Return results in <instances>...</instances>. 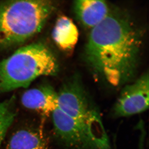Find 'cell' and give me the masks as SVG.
I'll return each instance as SVG.
<instances>
[{
    "label": "cell",
    "instance_id": "7a4b0ae2",
    "mask_svg": "<svg viewBox=\"0 0 149 149\" xmlns=\"http://www.w3.org/2000/svg\"><path fill=\"white\" fill-rule=\"evenodd\" d=\"M55 7L47 0L0 3V49L21 45L40 32Z\"/></svg>",
    "mask_w": 149,
    "mask_h": 149
},
{
    "label": "cell",
    "instance_id": "6da1fadb",
    "mask_svg": "<svg viewBox=\"0 0 149 149\" xmlns=\"http://www.w3.org/2000/svg\"><path fill=\"white\" fill-rule=\"evenodd\" d=\"M142 37L126 14L111 10L105 19L91 29L84 50L86 63L110 86H123L136 74Z\"/></svg>",
    "mask_w": 149,
    "mask_h": 149
},
{
    "label": "cell",
    "instance_id": "3957f363",
    "mask_svg": "<svg viewBox=\"0 0 149 149\" xmlns=\"http://www.w3.org/2000/svg\"><path fill=\"white\" fill-rule=\"evenodd\" d=\"M58 71L55 56L45 44L24 46L0 62V94L27 88L37 77Z\"/></svg>",
    "mask_w": 149,
    "mask_h": 149
},
{
    "label": "cell",
    "instance_id": "5b68a950",
    "mask_svg": "<svg viewBox=\"0 0 149 149\" xmlns=\"http://www.w3.org/2000/svg\"><path fill=\"white\" fill-rule=\"evenodd\" d=\"M148 74H145L122 88L117 100L110 111L113 119L130 117L148 109Z\"/></svg>",
    "mask_w": 149,
    "mask_h": 149
},
{
    "label": "cell",
    "instance_id": "ba28073f",
    "mask_svg": "<svg viewBox=\"0 0 149 149\" xmlns=\"http://www.w3.org/2000/svg\"><path fill=\"white\" fill-rule=\"evenodd\" d=\"M73 10L80 23L91 29L105 19L111 11L105 1L99 0L75 1L73 4Z\"/></svg>",
    "mask_w": 149,
    "mask_h": 149
},
{
    "label": "cell",
    "instance_id": "52a82bcc",
    "mask_svg": "<svg viewBox=\"0 0 149 149\" xmlns=\"http://www.w3.org/2000/svg\"><path fill=\"white\" fill-rule=\"evenodd\" d=\"M23 106L49 116L58 107L57 92L48 84L25 91L21 97Z\"/></svg>",
    "mask_w": 149,
    "mask_h": 149
},
{
    "label": "cell",
    "instance_id": "9c48e42d",
    "mask_svg": "<svg viewBox=\"0 0 149 149\" xmlns=\"http://www.w3.org/2000/svg\"><path fill=\"white\" fill-rule=\"evenodd\" d=\"M49 141L41 129H23L13 135L6 149H49Z\"/></svg>",
    "mask_w": 149,
    "mask_h": 149
},
{
    "label": "cell",
    "instance_id": "30bf717a",
    "mask_svg": "<svg viewBox=\"0 0 149 149\" xmlns=\"http://www.w3.org/2000/svg\"><path fill=\"white\" fill-rule=\"evenodd\" d=\"M52 35L54 41L60 49L68 52L72 50L76 46L79 32L72 19L63 15L57 19Z\"/></svg>",
    "mask_w": 149,
    "mask_h": 149
},
{
    "label": "cell",
    "instance_id": "8992f818",
    "mask_svg": "<svg viewBox=\"0 0 149 149\" xmlns=\"http://www.w3.org/2000/svg\"><path fill=\"white\" fill-rule=\"evenodd\" d=\"M51 116L55 137L62 146L65 149H88L86 123L74 119L58 107Z\"/></svg>",
    "mask_w": 149,
    "mask_h": 149
},
{
    "label": "cell",
    "instance_id": "7c38bea8",
    "mask_svg": "<svg viewBox=\"0 0 149 149\" xmlns=\"http://www.w3.org/2000/svg\"><path fill=\"white\" fill-rule=\"evenodd\" d=\"M145 145H146V143L143 142L141 141V142H139L138 149H146ZM114 149H117L115 145L114 146Z\"/></svg>",
    "mask_w": 149,
    "mask_h": 149
},
{
    "label": "cell",
    "instance_id": "277c9868",
    "mask_svg": "<svg viewBox=\"0 0 149 149\" xmlns=\"http://www.w3.org/2000/svg\"><path fill=\"white\" fill-rule=\"evenodd\" d=\"M57 95L58 107L80 122H85L92 112L99 107L77 75L64 82Z\"/></svg>",
    "mask_w": 149,
    "mask_h": 149
},
{
    "label": "cell",
    "instance_id": "8fae6325",
    "mask_svg": "<svg viewBox=\"0 0 149 149\" xmlns=\"http://www.w3.org/2000/svg\"><path fill=\"white\" fill-rule=\"evenodd\" d=\"M16 99L13 96L0 102V146L16 117Z\"/></svg>",
    "mask_w": 149,
    "mask_h": 149
}]
</instances>
